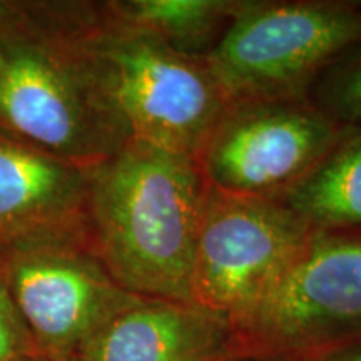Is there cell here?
<instances>
[{"label": "cell", "instance_id": "6da1fadb", "mask_svg": "<svg viewBox=\"0 0 361 361\" xmlns=\"http://www.w3.org/2000/svg\"><path fill=\"white\" fill-rule=\"evenodd\" d=\"M209 184L194 157L129 139L89 168V243L123 290L189 301Z\"/></svg>", "mask_w": 361, "mask_h": 361}, {"label": "cell", "instance_id": "7a4b0ae2", "mask_svg": "<svg viewBox=\"0 0 361 361\" xmlns=\"http://www.w3.org/2000/svg\"><path fill=\"white\" fill-rule=\"evenodd\" d=\"M0 130L85 169L130 139L80 44L71 4L0 2Z\"/></svg>", "mask_w": 361, "mask_h": 361}, {"label": "cell", "instance_id": "3957f363", "mask_svg": "<svg viewBox=\"0 0 361 361\" xmlns=\"http://www.w3.org/2000/svg\"><path fill=\"white\" fill-rule=\"evenodd\" d=\"M80 44L133 141L196 159L228 102L206 61L121 20L107 4H71Z\"/></svg>", "mask_w": 361, "mask_h": 361}, {"label": "cell", "instance_id": "277c9868", "mask_svg": "<svg viewBox=\"0 0 361 361\" xmlns=\"http://www.w3.org/2000/svg\"><path fill=\"white\" fill-rule=\"evenodd\" d=\"M361 42V2L239 0L206 59L228 104L310 99V87Z\"/></svg>", "mask_w": 361, "mask_h": 361}, {"label": "cell", "instance_id": "5b68a950", "mask_svg": "<svg viewBox=\"0 0 361 361\" xmlns=\"http://www.w3.org/2000/svg\"><path fill=\"white\" fill-rule=\"evenodd\" d=\"M238 356L310 361L361 340V233L313 229L239 322Z\"/></svg>", "mask_w": 361, "mask_h": 361}, {"label": "cell", "instance_id": "8992f818", "mask_svg": "<svg viewBox=\"0 0 361 361\" xmlns=\"http://www.w3.org/2000/svg\"><path fill=\"white\" fill-rule=\"evenodd\" d=\"M345 134L311 99L228 104L196 161L207 184L238 197L278 200Z\"/></svg>", "mask_w": 361, "mask_h": 361}, {"label": "cell", "instance_id": "52a82bcc", "mask_svg": "<svg viewBox=\"0 0 361 361\" xmlns=\"http://www.w3.org/2000/svg\"><path fill=\"white\" fill-rule=\"evenodd\" d=\"M313 228L279 200L238 197L209 186L192 269L194 303L233 324L276 283Z\"/></svg>", "mask_w": 361, "mask_h": 361}, {"label": "cell", "instance_id": "ba28073f", "mask_svg": "<svg viewBox=\"0 0 361 361\" xmlns=\"http://www.w3.org/2000/svg\"><path fill=\"white\" fill-rule=\"evenodd\" d=\"M0 256L37 355L52 361H71L104 324L141 300L114 281L82 239L30 243Z\"/></svg>", "mask_w": 361, "mask_h": 361}, {"label": "cell", "instance_id": "9c48e42d", "mask_svg": "<svg viewBox=\"0 0 361 361\" xmlns=\"http://www.w3.org/2000/svg\"><path fill=\"white\" fill-rule=\"evenodd\" d=\"M89 169L0 130V252L61 239L89 241Z\"/></svg>", "mask_w": 361, "mask_h": 361}, {"label": "cell", "instance_id": "30bf717a", "mask_svg": "<svg viewBox=\"0 0 361 361\" xmlns=\"http://www.w3.org/2000/svg\"><path fill=\"white\" fill-rule=\"evenodd\" d=\"M238 336L228 316L189 301L141 298L104 324L71 361H228Z\"/></svg>", "mask_w": 361, "mask_h": 361}, {"label": "cell", "instance_id": "8fae6325", "mask_svg": "<svg viewBox=\"0 0 361 361\" xmlns=\"http://www.w3.org/2000/svg\"><path fill=\"white\" fill-rule=\"evenodd\" d=\"M279 201L319 231L361 233V130L340 142Z\"/></svg>", "mask_w": 361, "mask_h": 361}, {"label": "cell", "instance_id": "7c38bea8", "mask_svg": "<svg viewBox=\"0 0 361 361\" xmlns=\"http://www.w3.org/2000/svg\"><path fill=\"white\" fill-rule=\"evenodd\" d=\"M121 20L154 35L184 56L206 61L238 11L239 0H116Z\"/></svg>", "mask_w": 361, "mask_h": 361}, {"label": "cell", "instance_id": "4fadbf2b", "mask_svg": "<svg viewBox=\"0 0 361 361\" xmlns=\"http://www.w3.org/2000/svg\"><path fill=\"white\" fill-rule=\"evenodd\" d=\"M316 106L345 130H361V42L319 78Z\"/></svg>", "mask_w": 361, "mask_h": 361}, {"label": "cell", "instance_id": "5bb4252c", "mask_svg": "<svg viewBox=\"0 0 361 361\" xmlns=\"http://www.w3.org/2000/svg\"><path fill=\"white\" fill-rule=\"evenodd\" d=\"M35 355L34 340L13 300L0 256V361H24Z\"/></svg>", "mask_w": 361, "mask_h": 361}, {"label": "cell", "instance_id": "9a60e30c", "mask_svg": "<svg viewBox=\"0 0 361 361\" xmlns=\"http://www.w3.org/2000/svg\"><path fill=\"white\" fill-rule=\"evenodd\" d=\"M310 361H361V340L350 343Z\"/></svg>", "mask_w": 361, "mask_h": 361}, {"label": "cell", "instance_id": "2e32d148", "mask_svg": "<svg viewBox=\"0 0 361 361\" xmlns=\"http://www.w3.org/2000/svg\"><path fill=\"white\" fill-rule=\"evenodd\" d=\"M24 361H52V360L44 358V356H40V355H35V356H32V358H27Z\"/></svg>", "mask_w": 361, "mask_h": 361}]
</instances>
